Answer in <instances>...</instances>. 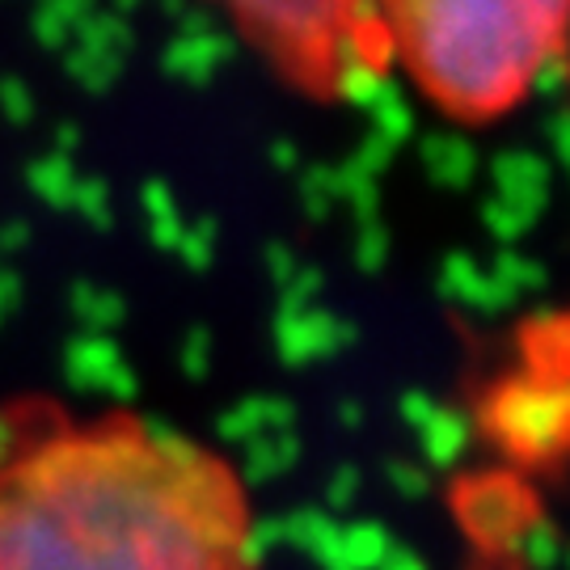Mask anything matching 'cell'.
Listing matches in <instances>:
<instances>
[{"instance_id":"6da1fadb","label":"cell","mask_w":570,"mask_h":570,"mask_svg":"<svg viewBox=\"0 0 570 570\" xmlns=\"http://www.w3.org/2000/svg\"><path fill=\"white\" fill-rule=\"evenodd\" d=\"M0 570H258L242 473L131 410L0 402Z\"/></svg>"},{"instance_id":"7a4b0ae2","label":"cell","mask_w":570,"mask_h":570,"mask_svg":"<svg viewBox=\"0 0 570 570\" xmlns=\"http://www.w3.org/2000/svg\"><path fill=\"white\" fill-rule=\"evenodd\" d=\"M397 72L440 119H515L567 56L570 0H367Z\"/></svg>"},{"instance_id":"3957f363","label":"cell","mask_w":570,"mask_h":570,"mask_svg":"<svg viewBox=\"0 0 570 570\" xmlns=\"http://www.w3.org/2000/svg\"><path fill=\"white\" fill-rule=\"evenodd\" d=\"M292 94L346 106L389 81L367 0H204Z\"/></svg>"},{"instance_id":"277c9868","label":"cell","mask_w":570,"mask_h":570,"mask_svg":"<svg viewBox=\"0 0 570 570\" xmlns=\"http://www.w3.org/2000/svg\"><path fill=\"white\" fill-rule=\"evenodd\" d=\"M567 322L532 317L515 338V364L490 385L482 428L499 449L541 465L562 449L567 419Z\"/></svg>"}]
</instances>
